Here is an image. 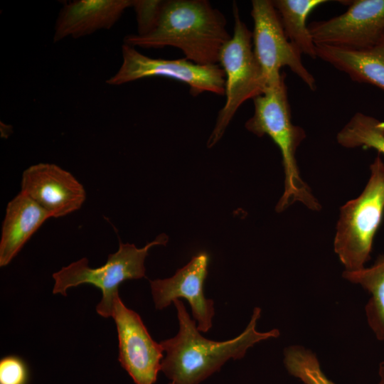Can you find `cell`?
I'll return each mask as SVG.
<instances>
[{
	"instance_id": "6da1fadb",
	"label": "cell",
	"mask_w": 384,
	"mask_h": 384,
	"mask_svg": "<svg viewBox=\"0 0 384 384\" xmlns=\"http://www.w3.org/2000/svg\"><path fill=\"white\" fill-rule=\"evenodd\" d=\"M174 304L178 321V333L160 342L166 353L161 370L171 384H200L220 370L228 360L242 358L256 343L280 335L277 329L264 332L257 329L261 309L255 307L248 324L240 335L225 341L207 339L200 334L183 302L176 299Z\"/></svg>"
},
{
	"instance_id": "7a4b0ae2",
	"label": "cell",
	"mask_w": 384,
	"mask_h": 384,
	"mask_svg": "<svg viewBox=\"0 0 384 384\" xmlns=\"http://www.w3.org/2000/svg\"><path fill=\"white\" fill-rule=\"evenodd\" d=\"M226 26L224 15L206 0H167L154 28L146 35L127 36L124 43L144 48L171 46L196 64L215 65L231 38Z\"/></svg>"
},
{
	"instance_id": "3957f363",
	"label": "cell",
	"mask_w": 384,
	"mask_h": 384,
	"mask_svg": "<svg viewBox=\"0 0 384 384\" xmlns=\"http://www.w3.org/2000/svg\"><path fill=\"white\" fill-rule=\"evenodd\" d=\"M285 76L253 99L254 114L245 127L258 137L268 135L279 147L284 173V189L276 206L282 212L296 201L318 210L321 206L300 176L296 153L306 137L304 130L292 122Z\"/></svg>"
},
{
	"instance_id": "277c9868",
	"label": "cell",
	"mask_w": 384,
	"mask_h": 384,
	"mask_svg": "<svg viewBox=\"0 0 384 384\" xmlns=\"http://www.w3.org/2000/svg\"><path fill=\"white\" fill-rule=\"evenodd\" d=\"M370 174L362 193L340 208L334 249L346 271L366 267L383 215L384 162L380 154L370 165Z\"/></svg>"
},
{
	"instance_id": "5b68a950",
	"label": "cell",
	"mask_w": 384,
	"mask_h": 384,
	"mask_svg": "<svg viewBox=\"0 0 384 384\" xmlns=\"http://www.w3.org/2000/svg\"><path fill=\"white\" fill-rule=\"evenodd\" d=\"M233 35L225 43L218 57V65L225 73L224 106L220 110L214 128L208 139V148L223 137L234 114L246 100L263 94L266 80L255 58L252 34L241 20L236 3L233 4Z\"/></svg>"
},
{
	"instance_id": "8992f818",
	"label": "cell",
	"mask_w": 384,
	"mask_h": 384,
	"mask_svg": "<svg viewBox=\"0 0 384 384\" xmlns=\"http://www.w3.org/2000/svg\"><path fill=\"white\" fill-rule=\"evenodd\" d=\"M167 235H159L144 247L119 242V249L108 256L107 262L99 267L92 268L88 260L81 258L62 267L53 274L55 281L53 294L67 295V290L80 284H92L102 291V297L96 310L105 318L112 316L114 299L119 295L120 284L127 279H137L145 277V259L153 246L165 245Z\"/></svg>"
},
{
	"instance_id": "52a82bcc",
	"label": "cell",
	"mask_w": 384,
	"mask_h": 384,
	"mask_svg": "<svg viewBox=\"0 0 384 384\" xmlns=\"http://www.w3.org/2000/svg\"><path fill=\"white\" fill-rule=\"evenodd\" d=\"M252 47L267 87L284 76L280 70L288 67L311 90H316L314 76L302 60V53L287 38L279 14L270 0L252 1Z\"/></svg>"
},
{
	"instance_id": "ba28073f",
	"label": "cell",
	"mask_w": 384,
	"mask_h": 384,
	"mask_svg": "<svg viewBox=\"0 0 384 384\" xmlns=\"http://www.w3.org/2000/svg\"><path fill=\"white\" fill-rule=\"evenodd\" d=\"M122 54V63L118 71L107 80L108 85H121L142 78L162 77L186 84L194 96L204 92L225 95V73L218 64L201 65L186 58H152L124 43Z\"/></svg>"
},
{
	"instance_id": "9c48e42d",
	"label": "cell",
	"mask_w": 384,
	"mask_h": 384,
	"mask_svg": "<svg viewBox=\"0 0 384 384\" xmlns=\"http://www.w3.org/2000/svg\"><path fill=\"white\" fill-rule=\"evenodd\" d=\"M316 45L350 50L371 48L384 41V0H355L347 11L308 25Z\"/></svg>"
},
{
	"instance_id": "30bf717a",
	"label": "cell",
	"mask_w": 384,
	"mask_h": 384,
	"mask_svg": "<svg viewBox=\"0 0 384 384\" xmlns=\"http://www.w3.org/2000/svg\"><path fill=\"white\" fill-rule=\"evenodd\" d=\"M119 341L118 360L135 384H154L161 368L164 349L152 339L139 315L127 308L119 296L113 304Z\"/></svg>"
},
{
	"instance_id": "8fae6325",
	"label": "cell",
	"mask_w": 384,
	"mask_h": 384,
	"mask_svg": "<svg viewBox=\"0 0 384 384\" xmlns=\"http://www.w3.org/2000/svg\"><path fill=\"white\" fill-rule=\"evenodd\" d=\"M209 257L201 252L169 278L150 281L151 292L156 309L169 306L176 299H186L191 308L193 318L201 332L208 331L215 314L214 302L204 294Z\"/></svg>"
},
{
	"instance_id": "7c38bea8",
	"label": "cell",
	"mask_w": 384,
	"mask_h": 384,
	"mask_svg": "<svg viewBox=\"0 0 384 384\" xmlns=\"http://www.w3.org/2000/svg\"><path fill=\"white\" fill-rule=\"evenodd\" d=\"M21 191L50 218L65 216L79 210L86 199L82 184L69 171L50 163H38L25 169Z\"/></svg>"
},
{
	"instance_id": "4fadbf2b",
	"label": "cell",
	"mask_w": 384,
	"mask_h": 384,
	"mask_svg": "<svg viewBox=\"0 0 384 384\" xmlns=\"http://www.w3.org/2000/svg\"><path fill=\"white\" fill-rule=\"evenodd\" d=\"M132 0H78L65 2L57 18L53 42L80 38L97 30L110 29Z\"/></svg>"
},
{
	"instance_id": "5bb4252c",
	"label": "cell",
	"mask_w": 384,
	"mask_h": 384,
	"mask_svg": "<svg viewBox=\"0 0 384 384\" xmlns=\"http://www.w3.org/2000/svg\"><path fill=\"white\" fill-rule=\"evenodd\" d=\"M49 214L33 200L20 191L7 204L0 240V266L5 267L23 245L50 218Z\"/></svg>"
},
{
	"instance_id": "9a60e30c",
	"label": "cell",
	"mask_w": 384,
	"mask_h": 384,
	"mask_svg": "<svg viewBox=\"0 0 384 384\" xmlns=\"http://www.w3.org/2000/svg\"><path fill=\"white\" fill-rule=\"evenodd\" d=\"M316 50L317 58L347 74L352 80L373 85L384 91V41L362 50L325 45H316Z\"/></svg>"
},
{
	"instance_id": "2e32d148",
	"label": "cell",
	"mask_w": 384,
	"mask_h": 384,
	"mask_svg": "<svg viewBox=\"0 0 384 384\" xmlns=\"http://www.w3.org/2000/svg\"><path fill=\"white\" fill-rule=\"evenodd\" d=\"M342 276L369 294L365 306L367 324L376 339L384 341V254L370 266L356 271L344 270Z\"/></svg>"
},
{
	"instance_id": "e0dca14e",
	"label": "cell",
	"mask_w": 384,
	"mask_h": 384,
	"mask_svg": "<svg viewBox=\"0 0 384 384\" xmlns=\"http://www.w3.org/2000/svg\"><path fill=\"white\" fill-rule=\"evenodd\" d=\"M326 0H274L284 33L302 54L317 58L316 45L306 25L310 13Z\"/></svg>"
},
{
	"instance_id": "ac0fdd59",
	"label": "cell",
	"mask_w": 384,
	"mask_h": 384,
	"mask_svg": "<svg viewBox=\"0 0 384 384\" xmlns=\"http://www.w3.org/2000/svg\"><path fill=\"white\" fill-rule=\"evenodd\" d=\"M336 140L346 148H370L384 156V122L356 112L338 132Z\"/></svg>"
},
{
	"instance_id": "d6986e66",
	"label": "cell",
	"mask_w": 384,
	"mask_h": 384,
	"mask_svg": "<svg viewBox=\"0 0 384 384\" xmlns=\"http://www.w3.org/2000/svg\"><path fill=\"white\" fill-rule=\"evenodd\" d=\"M283 363L288 373L304 384H336L322 370L316 354L303 346L286 347Z\"/></svg>"
},
{
	"instance_id": "ffe728a7",
	"label": "cell",
	"mask_w": 384,
	"mask_h": 384,
	"mask_svg": "<svg viewBox=\"0 0 384 384\" xmlns=\"http://www.w3.org/2000/svg\"><path fill=\"white\" fill-rule=\"evenodd\" d=\"M163 3L162 0H132V7L137 16V35H146L154 28Z\"/></svg>"
},
{
	"instance_id": "44dd1931",
	"label": "cell",
	"mask_w": 384,
	"mask_h": 384,
	"mask_svg": "<svg viewBox=\"0 0 384 384\" xmlns=\"http://www.w3.org/2000/svg\"><path fill=\"white\" fill-rule=\"evenodd\" d=\"M28 368L23 361L16 356L4 357L0 361V384H26Z\"/></svg>"
},
{
	"instance_id": "7402d4cb",
	"label": "cell",
	"mask_w": 384,
	"mask_h": 384,
	"mask_svg": "<svg viewBox=\"0 0 384 384\" xmlns=\"http://www.w3.org/2000/svg\"><path fill=\"white\" fill-rule=\"evenodd\" d=\"M378 380L376 384H384V360L378 365Z\"/></svg>"
},
{
	"instance_id": "603a6c76",
	"label": "cell",
	"mask_w": 384,
	"mask_h": 384,
	"mask_svg": "<svg viewBox=\"0 0 384 384\" xmlns=\"http://www.w3.org/2000/svg\"><path fill=\"white\" fill-rule=\"evenodd\" d=\"M169 384H171V383H169Z\"/></svg>"
}]
</instances>
